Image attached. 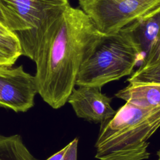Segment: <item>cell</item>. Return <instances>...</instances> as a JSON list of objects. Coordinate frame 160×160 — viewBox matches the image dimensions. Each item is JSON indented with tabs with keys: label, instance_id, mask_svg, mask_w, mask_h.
<instances>
[{
	"label": "cell",
	"instance_id": "6da1fadb",
	"mask_svg": "<svg viewBox=\"0 0 160 160\" xmlns=\"http://www.w3.org/2000/svg\"><path fill=\"white\" fill-rule=\"evenodd\" d=\"M101 36L87 15L70 5L56 21L35 62L38 93L51 108L67 102L82 62Z\"/></svg>",
	"mask_w": 160,
	"mask_h": 160
},
{
	"label": "cell",
	"instance_id": "3957f363",
	"mask_svg": "<svg viewBox=\"0 0 160 160\" xmlns=\"http://www.w3.org/2000/svg\"><path fill=\"white\" fill-rule=\"evenodd\" d=\"M69 0H0L6 26L18 37L22 55L36 62Z\"/></svg>",
	"mask_w": 160,
	"mask_h": 160
},
{
	"label": "cell",
	"instance_id": "30bf717a",
	"mask_svg": "<svg viewBox=\"0 0 160 160\" xmlns=\"http://www.w3.org/2000/svg\"><path fill=\"white\" fill-rule=\"evenodd\" d=\"M0 160H38L24 144L21 136H0Z\"/></svg>",
	"mask_w": 160,
	"mask_h": 160
},
{
	"label": "cell",
	"instance_id": "9a60e30c",
	"mask_svg": "<svg viewBox=\"0 0 160 160\" xmlns=\"http://www.w3.org/2000/svg\"><path fill=\"white\" fill-rule=\"evenodd\" d=\"M16 61V59L12 58L0 50V66L11 67Z\"/></svg>",
	"mask_w": 160,
	"mask_h": 160
},
{
	"label": "cell",
	"instance_id": "5bb4252c",
	"mask_svg": "<svg viewBox=\"0 0 160 160\" xmlns=\"http://www.w3.org/2000/svg\"><path fill=\"white\" fill-rule=\"evenodd\" d=\"M78 146V139L75 138L66 145V149L62 160H77Z\"/></svg>",
	"mask_w": 160,
	"mask_h": 160
},
{
	"label": "cell",
	"instance_id": "4fadbf2b",
	"mask_svg": "<svg viewBox=\"0 0 160 160\" xmlns=\"http://www.w3.org/2000/svg\"><path fill=\"white\" fill-rule=\"evenodd\" d=\"M160 62V33L143 59L140 68L148 67Z\"/></svg>",
	"mask_w": 160,
	"mask_h": 160
},
{
	"label": "cell",
	"instance_id": "d6986e66",
	"mask_svg": "<svg viewBox=\"0 0 160 160\" xmlns=\"http://www.w3.org/2000/svg\"><path fill=\"white\" fill-rule=\"evenodd\" d=\"M158 160H160V159H159H159H158Z\"/></svg>",
	"mask_w": 160,
	"mask_h": 160
},
{
	"label": "cell",
	"instance_id": "9c48e42d",
	"mask_svg": "<svg viewBox=\"0 0 160 160\" xmlns=\"http://www.w3.org/2000/svg\"><path fill=\"white\" fill-rule=\"evenodd\" d=\"M115 96L143 108L160 106V84L129 83Z\"/></svg>",
	"mask_w": 160,
	"mask_h": 160
},
{
	"label": "cell",
	"instance_id": "ba28073f",
	"mask_svg": "<svg viewBox=\"0 0 160 160\" xmlns=\"http://www.w3.org/2000/svg\"><path fill=\"white\" fill-rule=\"evenodd\" d=\"M121 30L145 57L160 33V4Z\"/></svg>",
	"mask_w": 160,
	"mask_h": 160
},
{
	"label": "cell",
	"instance_id": "7a4b0ae2",
	"mask_svg": "<svg viewBox=\"0 0 160 160\" xmlns=\"http://www.w3.org/2000/svg\"><path fill=\"white\" fill-rule=\"evenodd\" d=\"M160 128V106L143 108L126 102L110 119L101 123L95 144L99 160H144L148 139Z\"/></svg>",
	"mask_w": 160,
	"mask_h": 160
},
{
	"label": "cell",
	"instance_id": "2e32d148",
	"mask_svg": "<svg viewBox=\"0 0 160 160\" xmlns=\"http://www.w3.org/2000/svg\"><path fill=\"white\" fill-rule=\"evenodd\" d=\"M66 149V146L64 147L62 149H61L60 151H58L51 156H50L49 158H48L46 160H62V157L64 154V152Z\"/></svg>",
	"mask_w": 160,
	"mask_h": 160
},
{
	"label": "cell",
	"instance_id": "52a82bcc",
	"mask_svg": "<svg viewBox=\"0 0 160 160\" xmlns=\"http://www.w3.org/2000/svg\"><path fill=\"white\" fill-rule=\"evenodd\" d=\"M111 98L101 92V88L81 86L72 89L67 102L78 118L102 123L116 114L111 105Z\"/></svg>",
	"mask_w": 160,
	"mask_h": 160
},
{
	"label": "cell",
	"instance_id": "ac0fdd59",
	"mask_svg": "<svg viewBox=\"0 0 160 160\" xmlns=\"http://www.w3.org/2000/svg\"><path fill=\"white\" fill-rule=\"evenodd\" d=\"M157 154H158V156H159V158L160 159V150L158 152V153H157Z\"/></svg>",
	"mask_w": 160,
	"mask_h": 160
},
{
	"label": "cell",
	"instance_id": "5b68a950",
	"mask_svg": "<svg viewBox=\"0 0 160 160\" xmlns=\"http://www.w3.org/2000/svg\"><path fill=\"white\" fill-rule=\"evenodd\" d=\"M101 34L116 33L160 4V0H78Z\"/></svg>",
	"mask_w": 160,
	"mask_h": 160
},
{
	"label": "cell",
	"instance_id": "e0dca14e",
	"mask_svg": "<svg viewBox=\"0 0 160 160\" xmlns=\"http://www.w3.org/2000/svg\"><path fill=\"white\" fill-rule=\"evenodd\" d=\"M0 22L2 23V24H3L4 25L6 26L5 19H4V16H3V15H2V13L1 11V9H0Z\"/></svg>",
	"mask_w": 160,
	"mask_h": 160
},
{
	"label": "cell",
	"instance_id": "8992f818",
	"mask_svg": "<svg viewBox=\"0 0 160 160\" xmlns=\"http://www.w3.org/2000/svg\"><path fill=\"white\" fill-rule=\"evenodd\" d=\"M37 93L34 76L25 72L22 65L0 66V106L26 112L34 106Z\"/></svg>",
	"mask_w": 160,
	"mask_h": 160
},
{
	"label": "cell",
	"instance_id": "277c9868",
	"mask_svg": "<svg viewBox=\"0 0 160 160\" xmlns=\"http://www.w3.org/2000/svg\"><path fill=\"white\" fill-rule=\"evenodd\" d=\"M141 58L136 46L122 30L101 34L82 62L76 85L102 88L108 82L131 74Z\"/></svg>",
	"mask_w": 160,
	"mask_h": 160
},
{
	"label": "cell",
	"instance_id": "7c38bea8",
	"mask_svg": "<svg viewBox=\"0 0 160 160\" xmlns=\"http://www.w3.org/2000/svg\"><path fill=\"white\" fill-rule=\"evenodd\" d=\"M128 81L129 83L160 84V62L148 67H139Z\"/></svg>",
	"mask_w": 160,
	"mask_h": 160
},
{
	"label": "cell",
	"instance_id": "8fae6325",
	"mask_svg": "<svg viewBox=\"0 0 160 160\" xmlns=\"http://www.w3.org/2000/svg\"><path fill=\"white\" fill-rule=\"evenodd\" d=\"M0 50L15 59L22 55L20 42L16 34L0 22Z\"/></svg>",
	"mask_w": 160,
	"mask_h": 160
}]
</instances>
